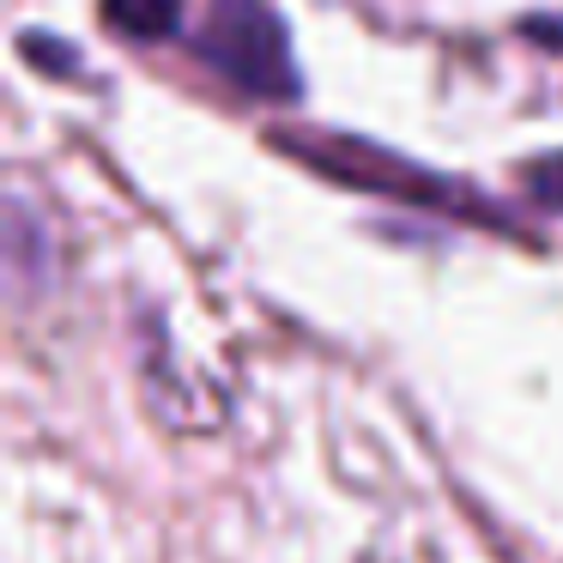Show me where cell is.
Segmentation results:
<instances>
[{
  "instance_id": "cell-1",
  "label": "cell",
  "mask_w": 563,
  "mask_h": 563,
  "mask_svg": "<svg viewBox=\"0 0 563 563\" xmlns=\"http://www.w3.org/2000/svg\"><path fill=\"white\" fill-rule=\"evenodd\" d=\"M195 49L224 86H236L243 98L285 103L297 98V62L285 19L273 13V0H207V19L195 31Z\"/></svg>"
},
{
  "instance_id": "cell-2",
  "label": "cell",
  "mask_w": 563,
  "mask_h": 563,
  "mask_svg": "<svg viewBox=\"0 0 563 563\" xmlns=\"http://www.w3.org/2000/svg\"><path fill=\"white\" fill-rule=\"evenodd\" d=\"M285 152H297L303 164H316L321 176H340V183L357 188H382L394 200H412V207H442V212H466V219H497L490 207L478 200H461L466 188H449L442 176H424L412 164L388 158V152L364 146V140H321V134H279Z\"/></svg>"
},
{
  "instance_id": "cell-3",
  "label": "cell",
  "mask_w": 563,
  "mask_h": 563,
  "mask_svg": "<svg viewBox=\"0 0 563 563\" xmlns=\"http://www.w3.org/2000/svg\"><path fill=\"white\" fill-rule=\"evenodd\" d=\"M103 19L134 43H158L183 25V0H103Z\"/></svg>"
},
{
  "instance_id": "cell-4",
  "label": "cell",
  "mask_w": 563,
  "mask_h": 563,
  "mask_svg": "<svg viewBox=\"0 0 563 563\" xmlns=\"http://www.w3.org/2000/svg\"><path fill=\"white\" fill-rule=\"evenodd\" d=\"M527 200L545 212H563V152H551V158H539L527 170Z\"/></svg>"
}]
</instances>
